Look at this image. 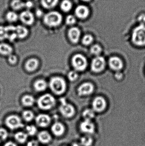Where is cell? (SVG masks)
<instances>
[{
	"mask_svg": "<svg viewBox=\"0 0 145 146\" xmlns=\"http://www.w3.org/2000/svg\"><path fill=\"white\" fill-rule=\"evenodd\" d=\"M81 31L77 27H72L68 31L69 39L73 43H77L81 36Z\"/></svg>",
	"mask_w": 145,
	"mask_h": 146,
	"instance_id": "e0dca14e",
	"label": "cell"
},
{
	"mask_svg": "<svg viewBox=\"0 0 145 146\" xmlns=\"http://www.w3.org/2000/svg\"><path fill=\"white\" fill-rule=\"evenodd\" d=\"M72 63L76 71L82 72L87 68V60L86 57L83 55L76 54L72 57Z\"/></svg>",
	"mask_w": 145,
	"mask_h": 146,
	"instance_id": "5b68a950",
	"label": "cell"
},
{
	"mask_svg": "<svg viewBox=\"0 0 145 146\" xmlns=\"http://www.w3.org/2000/svg\"><path fill=\"white\" fill-rule=\"evenodd\" d=\"M35 14L37 17H41L43 15V13L41 9H37L36 10Z\"/></svg>",
	"mask_w": 145,
	"mask_h": 146,
	"instance_id": "ee69618b",
	"label": "cell"
},
{
	"mask_svg": "<svg viewBox=\"0 0 145 146\" xmlns=\"http://www.w3.org/2000/svg\"><path fill=\"white\" fill-rule=\"evenodd\" d=\"M35 102V98L31 95H26L22 98V104L25 106H32Z\"/></svg>",
	"mask_w": 145,
	"mask_h": 146,
	"instance_id": "83f0119b",
	"label": "cell"
},
{
	"mask_svg": "<svg viewBox=\"0 0 145 146\" xmlns=\"http://www.w3.org/2000/svg\"><path fill=\"white\" fill-rule=\"evenodd\" d=\"M16 32L17 38L21 39L26 37L29 34V31L27 28L24 26L21 25L16 26Z\"/></svg>",
	"mask_w": 145,
	"mask_h": 146,
	"instance_id": "44dd1931",
	"label": "cell"
},
{
	"mask_svg": "<svg viewBox=\"0 0 145 146\" xmlns=\"http://www.w3.org/2000/svg\"><path fill=\"white\" fill-rule=\"evenodd\" d=\"M55 104V98L49 94L42 95L37 100V105L39 108L43 110H50L54 106Z\"/></svg>",
	"mask_w": 145,
	"mask_h": 146,
	"instance_id": "277c9868",
	"label": "cell"
},
{
	"mask_svg": "<svg viewBox=\"0 0 145 146\" xmlns=\"http://www.w3.org/2000/svg\"><path fill=\"white\" fill-rule=\"evenodd\" d=\"M7 38L6 27L0 26V41H3Z\"/></svg>",
	"mask_w": 145,
	"mask_h": 146,
	"instance_id": "f35d334b",
	"label": "cell"
},
{
	"mask_svg": "<svg viewBox=\"0 0 145 146\" xmlns=\"http://www.w3.org/2000/svg\"><path fill=\"white\" fill-rule=\"evenodd\" d=\"M19 19L25 25L30 26L35 22V16L32 12L30 10H24L20 13L19 15Z\"/></svg>",
	"mask_w": 145,
	"mask_h": 146,
	"instance_id": "9c48e42d",
	"label": "cell"
},
{
	"mask_svg": "<svg viewBox=\"0 0 145 146\" xmlns=\"http://www.w3.org/2000/svg\"><path fill=\"white\" fill-rule=\"evenodd\" d=\"M143 20L145 21V15H141L139 18V21L140 22H143Z\"/></svg>",
	"mask_w": 145,
	"mask_h": 146,
	"instance_id": "bcb514c9",
	"label": "cell"
},
{
	"mask_svg": "<svg viewBox=\"0 0 145 146\" xmlns=\"http://www.w3.org/2000/svg\"><path fill=\"white\" fill-rule=\"evenodd\" d=\"M10 6L13 10L18 11L25 7V2L21 0H12Z\"/></svg>",
	"mask_w": 145,
	"mask_h": 146,
	"instance_id": "4316f807",
	"label": "cell"
},
{
	"mask_svg": "<svg viewBox=\"0 0 145 146\" xmlns=\"http://www.w3.org/2000/svg\"><path fill=\"white\" fill-rule=\"evenodd\" d=\"M22 117L26 121L30 122L34 119L35 115L31 111L26 110L22 113Z\"/></svg>",
	"mask_w": 145,
	"mask_h": 146,
	"instance_id": "1f68e13d",
	"label": "cell"
},
{
	"mask_svg": "<svg viewBox=\"0 0 145 146\" xmlns=\"http://www.w3.org/2000/svg\"><path fill=\"white\" fill-rule=\"evenodd\" d=\"M80 129L82 133L90 135L94 133L95 127L90 120H84L80 123Z\"/></svg>",
	"mask_w": 145,
	"mask_h": 146,
	"instance_id": "8fae6325",
	"label": "cell"
},
{
	"mask_svg": "<svg viewBox=\"0 0 145 146\" xmlns=\"http://www.w3.org/2000/svg\"><path fill=\"white\" fill-rule=\"evenodd\" d=\"M6 19L8 22H15L19 19V15L14 11H9L6 15Z\"/></svg>",
	"mask_w": 145,
	"mask_h": 146,
	"instance_id": "f1b7e54d",
	"label": "cell"
},
{
	"mask_svg": "<svg viewBox=\"0 0 145 146\" xmlns=\"http://www.w3.org/2000/svg\"><path fill=\"white\" fill-rule=\"evenodd\" d=\"M59 0H41L42 6L45 9H51L57 6Z\"/></svg>",
	"mask_w": 145,
	"mask_h": 146,
	"instance_id": "d4e9b609",
	"label": "cell"
},
{
	"mask_svg": "<svg viewBox=\"0 0 145 146\" xmlns=\"http://www.w3.org/2000/svg\"><path fill=\"white\" fill-rule=\"evenodd\" d=\"M106 61L102 56H97L93 59L91 63V69L94 73H100L104 69Z\"/></svg>",
	"mask_w": 145,
	"mask_h": 146,
	"instance_id": "ba28073f",
	"label": "cell"
},
{
	"mask_svg": "<svg viewBox=\"0 0 145 146\" xmlns=\"http://www.w3.org/2000/svg\"><path fill=\"white\" fill-rule=\"evenodd\" d=\"M49 85L52 92L57 95L62 94L66 90V82L63 78L59 76L51 78Z\"/></svg>",
	"mask_w": 145,
	"mask_h": 146,
	"instance_id": "7a4b0ae2",
	"label": "cell"
},
{
	"mask_svg": "<svg viewBox=\"0 0 145 146\" xmlns=\"http://www.w3.org/2000/svg\"><path fill=\"white\" fill-rule=\"evenodd\" d=\"M109 65L112 70L117 72L121 70L123 66L122 61L117 56L110 57L109 60Z\"/></svg>",
	"mask_w": 145,
	"mask_h": 146,
	"instance_id": "5bb4252c",
	"label": "cell"
},
{
	"mask_svg": "<svg viewBox=\"0 0 145 146\" xmlns=\"http://www.w3.org/2000/svg\"><path fill=\"white\" fill-rule=\"evenodd\" d=\"M68 78L71 81H75L78 78V75L76 71H72L69 72L67 75Z\"/></svg>",
	"mask_w": 145,
	"mask_h": 146,
	"instance_id": "74e56055",
	"label": "cell"
},
{
	"mask_svg": "<svg viewBox=\"0 0 145 146\" xmlns=\"http://www.w3.org/2000/svg\"><path fill=\"white\" fill-rule=\"evenodd\" d=\"M38 142L35 140L31 141L27 143L26 146H38Z\"/></svg>",
	"mask_w": 145,
	"mask_h": 146,
	"instance_id": "b9f144b4",
	"label": "cell"
},
{
	"mask_svg": "<svg viewBox=\"0 0 145 146\" xmlns=\"http://www.w3.org/2000/svg\"><path fill=\"white\" fill-rule=\"evenodd\" d=\"M132 41L135 45L138 46L145 45V26L140 24L133 31Z\"/></svg>",
	"mask_w": 145,
	"mask_h": 146,
	"instance_id": "3957f363",
	"label": "cell"
},
{
	"mask_svg": "<svg viewBox=\"0 0 145 146\" xmlns=\"http://www.w3.org/2000/svg\"><path fill=\"white\" fill-rule=\"evenodd\" d=\"M37 139L38 142L43 145H47L52 141V136L48 131L43 130L37 133Z\"/></svg>",
	"mask_w": 145,
	"mask_h": 146,
	"instance_id": "ac0fdd59",
	"label": "cell"
},
{
	"mask_svg": "<svg viewBox=\"0 0 145 146\" xmlns=\"http://www.w3.org/2000/svg\"><path fill=\"white\" fill-rule=\"evenodd\" d=\"M35 90L37 92H43L46 90L47 87V83L46 81L42 79L37 80L34 84Z\"/></svg>",
	"mask_w": 145,
	"mask_h": 146,
	"instance_id": "cb8c5ba5",
	"label": "cell"
},
{
	"mask_svg": "<svg viewBox=\"0 0 145 146\" xmlns=\"http://www.w3.org/2000/svg\"><path fill=\"white\" fill-rule=\"evenodd\" d=\"M51 130L53 134L56 137H60L64 134L66 131L64 125L60 122H55L51 126Z\"/></svg>",
	"mask_w": 145,
	"mask_h": 146,
	"instance_id": "9a60e30c",
	"label": "cell"
},
{
	"mask_svg": "<svg viewBox=\"0 0 145 146\" xmlns=\"http://www.w3.org/2000/svg\"><path fill=\"white\" fill-rule=\"evenodd\" d=\"M72 4L71 1L70 0H63L60 3L61 10L64 13H68L72 9Z\"/></svg>",
	"mask_w": 145,
	"mask_h": 146,
	"instance_id": "484cf974",
	"label": "cell"
},
{
	"mask_svg": "<svg viewBox=\"0 0 145 146\" xmlns=\"http://www.w3.org/2000/svg\"><path fill=\"white\" fill-rule=\"evenodd\" d=\"M94 90V86L90 82L82 83L77 88V92L80 96H87L93 93Z\"/></svg>",
	"mask_w": 145,
	"mask_h": 146,
	"instance_id": "7c38bea8",
	"label": "cell"
},
{
	"mask_svg": "<svg viewBox=\"0 0 145 146\" xmlns=\"http://www.w3.org/2000/svg\"><path fill=\"white\" fill-rule=\"evenodd\" d=\"M115 77L117 80H121L123 77L122 73H121L120 71L117 72L115 74Z\"/></svg>",
	"mask_w": 145,
	"mask_h": 146,
	"instance_id": "7bdbcfd3",
	"label": "cell"
},
{
	"mask_svg": "<svg viewBox=\"0 0 145 146\" xmlns=\"http://www.w3.org/2000/svg\"><path fill=\"white\" fill-rule=\"evenodd\" d=\"M72 146H80V145L79 144L75 142V143H73V144H72Z\"/></svg>",
	"mask_w": 145,
	"mask_h": 146,
	"instance_id": "7dc6e473",
	"label": "cell"
},
{
	"mask_svg": "<svg viewBox=\"0 0 145 146\" xmlns=\"http://www.w3.org/2000/svg\"><path fill=\"white\" fill-rule=\"evenodd\" d=\"M60 102L61 104L59 107V110L62 115L66 118L72 117L75 112L74 106L67 103L64 98L60 99Z\"/></svg>",
	"mask_w": 145,
	"mask_h": 146,
	"instance_id": "52a82bcc",
	"label": "cell"
},
{
	"mask_svg": "<svg viewBox=\"0 0 145 146\" xmlns=\"http://www.w3.org/2000/svg\"><path fill=\"white\" fill-rule=\"evenodd\" d=\"M51 121V117L47 114H39L35 118L36 123L40 127H47L50 124Z\"/></svg>",
	"mask_w": 145,
	"mask_h": 146,
	"instance_id": "4fadbf2b",
	"label": "cell"
},
{
	"mask_svg": "<svg viewBox=\"0 0 145 146\" xmlns=\"http://www.w3.org/2000/svg\"><path fill=\"white\" fill-rule=\"evenodd\" d=\"M28 135L26 133L22 131L18 132L14 135L15 140L20 144L25 143L28 139Z\"/></svg>",
	"mask_w": 145,
	"mask_h": 146,
	"instance_id": "603a6c76",
	"label": "cell"
},
{
	"mask_svg": "<svg viewBox=\"0 0 145 146\" xmlns=\"http://www.w3.org/2000/svg\"><path fill=\"white\" fill-rule=\"evenodd\" d=\"M39 64V61L37 59L35 58L29 59L26 62V69L28 72H33L37 69Z\"/></svg>",
	"mask_w": 145,
	"mask_h": 146,
	"instance_id": "d6986e66",
	"label": "cell"
},
{
	"mask_svg": "<svg viewBox=\"0 0 145 146\" xmlns=\"http://www.w3.org/2000/svg\"><path fill=\"white\" fill-rule=\"evenodd\" d=\"M9 62L10 64L12 65H14L16 64L18 61V59H17V56L11 54L8 56V59Z\"/></svg>",
	"mask_w": 145,
	"mask_h": 146,
	"instance_id": "ab89813d",
	"label": "cell"
},
{
	"mask_svg": "<svg viewBox=\"0 0 145 146\" xmlns=\"http://www.w3.org/2000/svg\"><path fill=\"white\" fill-rule=\"evenodd\" d=\"M63 17L62 15L58 11H50L43 16V22L47 26L56 27L62 23Z\"/></svg>",
	"mask_w": 145,
	"mask_h": 146,
	"instance_id": "6da1fadb",
	"label": "cell"
},
{
	"mask_svg": "<svg viewBox=\"0 0 145 146\" xmlns=\"http://www.w3.org/2000/svg\"><path fill=\"white\" fill-rule=\"evenodd\" d=\"M13 49L11 46L5 43H0V54L9 56L12 54Z\"/></svg>",
	"mask_w": 145,
	"mask_h": 146,
	"instance_id": "7402d4cb",
	"label": "cell"
},
{
	"mask_svg": "<svg viewBox=\"0 0 145 146\" xmlns=\"http://www.w3.org/2000/svg\"><path fill=\"white\" fill-rule=\"evenodd\" d=\"M102 48L98 44H94L91 47L90 52L92 54L96 56H99L102 52Z\"/></svg>",
	"mask_w": 145,
	"mask_h": 146,
	"instance_id": "836d02e7",
	"label": "cell"
},
{
	"mask_svg": "<svg viewBox=\"0 0 145 146\" xmlns=\"http://www.w3.org/2000/svg\"><path fill=\"white\" fill-rule=\"evenodd\" d=\"M33 6V3L31 1H27L26 2H25V7L27 9H30Z\"/></svg>",
	"mask_w": 145,
	"mask_h": 146,
	"instance_id": "60d3db41",
	"label": "cell"
},
{
	"mask_svg": "<svg viewBox=\"0 0 145 146\" xmlns=\"http://www.w3.org/2000/svg\"><path fill=\"white\" fill-rule=\"evenodd\" d=\"M5 27L7 31V38L11 42H13L17 38L16 26L10 25Z\"/></svg>",
	"mask_w": 145,
	"mask_h": 146,
	"instance_id": "ffe728a7",
	"label": "cell"
},
{
	"mask_svg": "<svg viewBox=\"0 0 145 146\" xmlns=\"http://www.w3.org/2000/svg\"><path fill=\"white\" fill-rule=\"evenodd\" d=\"M8 136V132L7 129L4 128H0V140H6L7 139Z\"/></svg>",
	"mask_w": 145,
	"mask_h": 146,
	"instance_id": "8d00e7d4",
	"label": "cell"
},
{
	"mask_svg": "<svg viewBox=\"0 0 145 146\" xmlns=\"http://www.w3.org/2000/svg\"><path fill=\"white\" fill-rule=\"evenodd\" d=\"M6 126L11 130H13L24 127V124L21 118L15 115H10L5 120Z\"/></svg>",
	"mask_w": 145,
	"mask_h": 146,
	"instance_id": "8992f818",
	"label": "cell"
},
{
	"mask_svg": "<svg viewBox=\"0 0 145 146\" xmlns=\"http://www.w3.org/2000/svg\"><path fill=\"white\" fill-rule=\"evenodd\" d=\"M1 141L0 140V144H1Z\"/></svg>",
	"mask_w": 145,
	"mask_h": 146,
	"instance_id": "681fc988",
	"label": "cell"
},
{
	"mask_svg": "<svg viewBox=\"0 0 145 146\" xmlns=\"http://www.w3.org/2000/svg\"><path fill=\"white\" fill-rule=\"evenodd\" d=\"M94 111L91 109H86L83 112L82 115L85 120H90L94 117Z\"/></svg>",
	"mask_w": 145,
	"mask_h": 146,
	"instance_id": "4dcf8cb0",
	"label": "cell"
},
{
	"mask_svg": "<svg viewBox=\"0 0 145 146\" xmlns=\"http://www.w3.org/2000/svg\"><path fill=\"white\" fill-rule=\"evenodd\" d=\"M94 38L93 36L89 34L85 35L82 39V44L85 45H89L91 44L93 42Z\"/></svg>",
	"mask_w": 145,
	"mask_h": 146,
	"instance_id": "e575fe53",
	"label": "cell"
},
{
	"mask_svg": "<svg viewBox=\"0 0 145 146\" xmlns=\"http://www.w3.org/2000/svg\"><path fill=\"white\" fill-rule=\"evenodd\" d=\"M75 13L76 17L81 19H84L88 16L89 13V9L85 5H78L75 9Z\"/></svg>",
	"mask_w": 145,
	"mask_h": 146,
	"instance_id": "2e32d148",
	"label": "cell"
},
{
	"mask_svg": "<svg viewBox=\"0 0 145 146\" xmlns=\"http://www.w3.org/2000/svg\"><path fill=\"white\" fill-rule=\"evenodd\" d=\"M3 146H18L17 144L12 141H9L6 142Z\"/></svg>",
	"mask_w": 145,
	"mask_h": 146,
	"instance_id": "f6af8a7d",
	"label": "cell"
},
{
	"mask_svg": "<svg viewBox=\"0 0 145 146\" xmlns=\"http://www.w3.org/2000/svg\"><path fill=\"white\" fill-rule=\"evenodd\" d=\"M107 106L105 99L102 97H97L93 100L92 106L94 111L102 112L104 110Z\"/></svg>",
	"mask_w": 145,
	"mask_h": 146,
	"instance_id": "30bf717a",
	"label": "cell"
},
{
	"mask_svg": "<svg viewBox=\"0 0 145 146\" xmlns=\"http://www.w3.org/2000/svg\"><path fill=\"white\" fill-rule=\"evenodd\" d=\"M82 1H83L88 2L89 1H90V0H82Z\"/></svg>",
	"mask_w": 145,
	"mask_h": 146,
	"instance_id": "c3c4849f",
	"label": "cell"
},
{
	"mask_svg": "<svg viewBox=\"0 0 145 146\" xmlns=\"http://www.w3.org/2000/svg\"><path fill=\"white\" fill-rule=\"evenodd\" d=\"M26 131L28 136H33L37 133V129L35 125H28L26 127Z\"/></svg>",
	"mask_w": 145,
	"mask_h": 146,
	"instance_id": "d6a6232c",
	"label": "cell"
},
{
	"mask_svg": "<svg viewBox=\"0 0 145 146\" xmlns=\"http://www.w3.org/2000/svg\"></svg>",
	"mask_w": 145,
	"mask_h": 146,
	"instance_id": "f907efd6",
	"label": "cell"
},
{
	"mask_svg": "<svg viewBox=\"0 0 145 146\" xmlns=\"http://www.w3.org/2000/svg\"><path fill=\"white\" fill-rule=\"evenodd\" d=\"M80 144L82 146H91L93 144V138L90 135H87L81 138Z\"/></svg>",
	"mask_w": 145,
	"mask_h": 146,
	"instance_id": "f546056e",
	"label": "cell"
},
{
	"mask_svg": "<svg viewBox=\"0 0 145 146\" xmlns=\"http://www.w3.org/2000/svg\"><path fill=\"white\" fill-rule=\"evenodd\" d=\"M66 23L68 25H73L75 24L76 19L75 17L72 15H69L66 19Z\"/></svg>",
	"mask_w": 145,
	"mask_h": 146,
	"instance_id": "d590c367",
	"label": "cell"
}]
</instances>
